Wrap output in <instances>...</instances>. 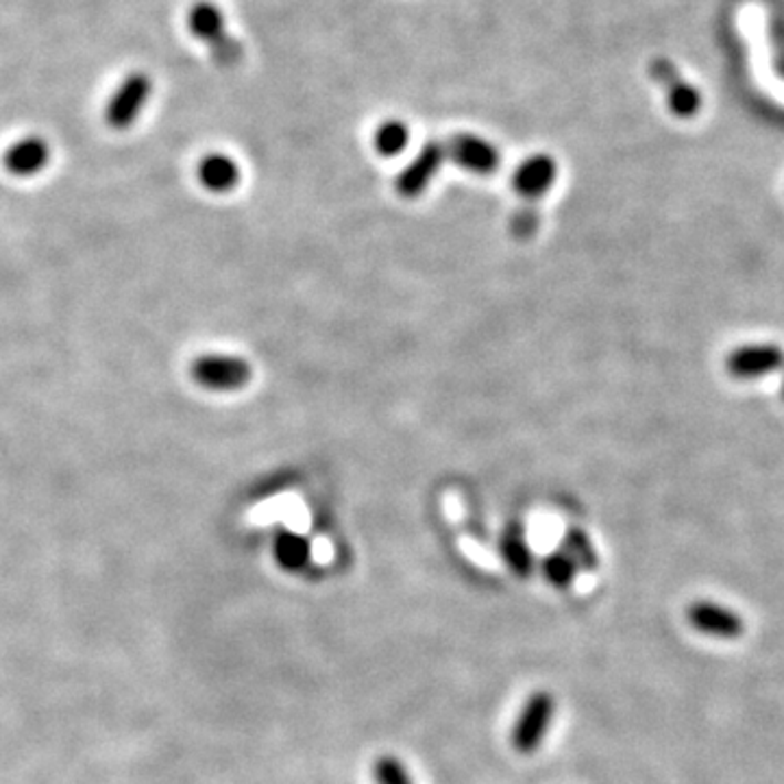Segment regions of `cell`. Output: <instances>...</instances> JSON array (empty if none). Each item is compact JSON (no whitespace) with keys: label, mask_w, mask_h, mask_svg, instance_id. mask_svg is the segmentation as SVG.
<instances>
[{"label":"cell","mask_w":784,"mask_h":784,"mask_svg":"<svg viewBox=\"0 0 784 784\" xmlns=\"http://www.w3.org/2000/svg\"><path fill=\"white\" fill-rule=\"evenodd\" d=\"M686 621L695 632L722 641H736L745 632L743 617L736 610L711 600L689 603Z\"/></svg>","instance_id":"5"},{"label":"cell","mask_w":784,"mask_h":784,"mask_svg":"<svg viewBox=\"0 0 784 784\" xmlns=\"http://www.w3.org/2000/svg\"><path fill=\"white\" fill-rule=\"evenodd\" d=\"M198 180L210 192L225 194L241 182V169L230 155L210 153L198 164Z\"/></svg>","instance_id":"12"},{"label":"cell","mask_w":784,"mask_h":784,"mask_svg":"<svg viewBox=\"0 0 784 784\" xmlns=\"http://www.w3.org/2000/svg\"><path fill=\"white\" fill-rule=\"evenodd\" d=\"M725 373L739 381L770 377L784 368V349L776 343H752L732 349L724 360Z\"/></svg>","instance_id":"3"},{"label":"cell","mask_w":784,"mask_h":784,"mask_svg":"<svg viewBox=\"0 0 784 784\" xmlns=\"http://www.w3.org/2000/svg\"><path fill=\"white\" fill-rule=\"evenodd\" d=\"M783 370H784V368H783ZM781 397H783V401H784V375H783V386H781Z\"/></svg>","instance_id":"20"},{"label":"cell","mask_w":784,"mask_h":784,"mask_svg":"<svg viewBox=\"0 0 784 784\" xmlns=\"http://www.w3.org/2000/svg\"><path fill=\"white\" fill-rule=\"evenodd\" d=\"M652 74H654L661 83L671 85V90H669V108H671V112H673L675 116L689 119V116H693V114L700 110V94H698L691 85L678 83L675 72H673V68H671L666 61H656V63L652 65Z\"/></svg>","instance_id":"13"},{"label":"cell","mask_w":784,"mask_h":784,"mask_svg":"<svg viewBox=\"0 0 784 784\" xmlns=\"http://www.w3.org/2000/svg\"><path fill=\"white\" fill-rule=\"evenodd\" d=\"M553 715L556 698L549 691H534L521 706L510 732V743L515 752L523 756L537 754L553 724Z\"/></svg>","instance_id":"2"},{"label":"cell","mask_w":784,"mask_h":784,"mask_svg":"<svg viewBox=\"0 0 784 784\" xmlns=\"http://www.w3.org/2000/svg\"><path fill=\"white\" fill-rule=\"evenodd\" d=\"M190 33L210 49V55L221 65H234L242 60L241 42L230 33L223 11L207 0H201L187 11Z\"/></svg>","instance_id":"1"},{"label":"cell","mask_w":784,"mask_h":784,"mask_svg":"<svg viewBox=\"0 0 784 784\" xmlns=\"http://www.w3.org/2000/svg\"><path fill=\"white\" fill-rule=\"evenodd\" d=\"M192 375L196 384L207 390L232 393V390H241L248 384L253 370L251 364L242 358L212 354V356H201L194 363Z\"/></svg>","instance_id":"4"},{"label":"cell","mask_w":784,"mask_h":784,"mask_svg":"<svg viewBox=\"0 0 784 784\" xmlns=\"http://www.w3.org/2000/svg\"><path fill=\"white\" fill-rule=\"evenodd\" d=\"M556 177H558V164L553 162V157L539 153L519 164L512 177V185L521 198L537 201L549 192Z\"/></svg>","instance_id":"9"},{"label":"cell","mask_w":784,"mask_h":784,"mask_svg":"<svg viewBox=\"0 0 784 784\" xmlns=\"http://www.w3.org/2000/svg\"><path fill=\"white\" fill-rule=\"evenodd\" d=\"M539 225H541V216H539L534 210H530V207L519 210V212L512 216V221H510V230H512V234H515L517 238H530V236H534L537 230H539Z\"/></svg>","instance_id":"19"},{"label":"cell","mask_w":784,"mask_h":784,"mask_svg":"<svg viewBox=\"0 0 784 784\" xmlns=\"http://www.w3.org/2000/svg\"><path fill=\"white\" fill-rule=\"evenodd\" d=\"M375 784H415L406 763L393 754H384L373 765Z\"/></svg>","instance_id":"18"},{"label":"cell","mask_w":784,"mask_h":784,"mask_svg":"<svg viewBox=\"0 0 784 784\" xmlns=\"http://www.w3.org/2000/svg\"><path fill=\"white\" fill-rule=\"evenodd\" d=\"M447 160L445 155V144L438 142H427L421 149V153L397 175L395 190L404 198H417L427 190V185L434 182L438 175L442 162Z\"/></svg>","instance_id":"8"},{"label":"cell","mask_w":784,"mask_h":784,"mask_svg":"<svg viewBox=\"0 0 784 784\" xmlns=\"http://www.w3.org/2000/svg\"><path fill=\"white\" fill-rule=\"evenodd\" d=\"M445 155L449 160H454L460 169L482 175V177L492 175L501 162L497 146L480 135H474V133L454 135L445 146Z\"/></svg>","instance_id":"7"},{"label":"cell","mask_w":784,"mask_h":784,"mask_svg":"<svg viewBox=\"0 0 784 784\" xmlns=\"http://www.w3.org/2000/svg\"><path fill=\"white\" fill-rule=\"evenodd\" d=\"M51 160V149L42 138L29 135L11 144L4 153V169L16 177L38 175Z\"/></svg>","instance_id":"10"},{"label":"cell","mask_w":784,"mask_h":784,"mask_svg":"<svg viewBox=\"0 0 784 784\" xmlns=\"http://www.w3.org/2000/svg\"><path fill=\"white\" fill-rule=\"evenodd\" d=\"M578 571H580L578 564L573 562V558L564 549H556L541 560V573H543L544 580L556 589H569L576 582Z\"/></svg>","instance_id":"15"},{"label":"cell","mask_w":784,"mask_h":784,"mask_svg":"<svg viewBox=\"0 0 784 784\" xmlns=\"http://www.w3.org/2000/svg\"><path fill=\"white\" fill-rule=\"evenodd\" d=\"M499 553H501L503 564H506L517 578L528 580V578L534 573L537 560H534L532 547L526 541V534H523V530H521L519 526H510V528L501 534Z\"/></svg>","instance_id":"11"},{"label":"cell","mask_w":784,"mask_h":784,"mask_svg":"<svg viewBox=\"0 0 784 784\" xmlns=\"http://www.w3.org/2000/svg\"><path fill=\"white\" fill-rule=\"evenodd\" d=\"M562 549L573 558V562L578 564V569L584 571H595L600 567V556L593 541L589 539V534L584 530H569L562 539Z\"/></svg>","instance_id":"17"},{"label":"cell","mask_w":784,"mask_h":784,"mask_svg":"<svg viewBox=\"0 0 784 784\" xmlns=\"http://www.w3.org/2000/svg\"><path fill=\"white\" fill-rule=\"evenodd\" d=\"M273 553H275L277 564L284 571L295 573V571H302L307 567V562L312 558V547L302 534H297L293 530H279L273 541Z\"/></svg>","instance_id":"14"},{"label":"cell","mask_w":784,"mask_h":784,"mask_svg":"<svg viewBox=\"0 0 784 784\" xmlns=\"http://www.w3.org/2000/svg\"><path fill=\"white\" fill-rule=\"evenodd\" d=\"M151 90H153V83H151L149 74H144V72L129 74L108 103V110H105L108 124L119 131L129 129L133 122L138 121L142 110L146 108Z\"/></svg>","instance_id":"6"},{"label":"cell","mask_w":784,"mask_h":784,"mask_svg":"<svg viewBox=\"0 0 784 784\" xmlns=\"http://www.w3.org/2000/svg\"><path fill=\"white\" fill-rule=\"evenodd\" d=\"M408 140H410V129L406 126V122L386 121L377 126L373 144L381 157H395L406 151Z\"/></svg>","instance_id":"16"}]
</instances>
